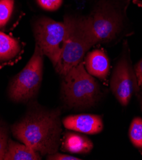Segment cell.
<instances>
[{
	"label": "cell",
	"mask_w": 142,
	"mask_h": 160,
	"mask_svg": "<svg viewBox=\"0 0 142 160\" xmlns=\"http://www.w3.org/2000/svg\"><path fill=\"white\" fill-rule=\"evenodd\" d=\"M131 0H99L88 16L97 43H112L120 37Z\"/></svg>",
	"instance_id": "3957f363"
},
{
	"label": "cell",
	"mask_w": 142,
	"mask_h": 160,
	"mask_svg": "<svg viewBox=\"0 0 142 160\" xmlns=\"http://www.w3.org/2000/svg\"><path fill=\"white\" fill-rule=\"evenodd\" d=\"M62 148L64 151L71 153L87 154L93 149V143L83 135L67 132L63 139Z\"/></svg>",
	"instance_id": "8fae6325"
},
{
	"label": "cell",
	"mask_w": 142,
	"mask_h": 160,
	"mask_svg": "<svg viewBox=\"0 0 142 160\" xmlns=\"http://www.w3.org/2000/svg\"><path fill=\"white\" fill-rule=\"evenodd\" d=\"M15 8V0H0V29L10 21Z\"/></svg>",
	"instance_id": "5bb4252c"
},
{
	"label": "cell",
	"mask_w": 142,
	"mask_h": 160,
	"mask_svg": "<svg viewBox=\"0 0 142 160\" xmlns=\"http://www.w3.org/2000/svg\"><path fill=\"white\" fill-rule=\"evenodd\" d=\"M129 133L133 144L142 149V119L141 118H135L132 121Z\"/></svg>",
	"instance_id": "4fadbf2b"
},
{
	"label": "cell",
	"mask_w": 142,
	"mask_h": 160,
	"mask_svg": "<svg viewBox=\"0 0 142 160\" xmlns=\"http://www.w3.org/2000/svg\"><path fill=\"white\" fill-rule=\"evenodd\" d=\"M47 159L51 160H80L81 159L67 154H62L59 153H55L50 154L47 158Z\"/></svg>",
	"instance_id": "ac0fdd59"
},
{
	"label": "cell",
	"mask_w": 142,
	"mask_h": 160,
	"mask_svg": "<svg viewBox=\"0 0 142 160\" xmlns=\"http://www.w3.org/2000/svg\"><path fill=\"white\" fill-rule=\"evenodd\" d=\"M44 54L37 44L33 56L25 67L13 79L9 94L15 102H24L33 98L37 92L42 79Z\"/></svg>",
	"instance_id": "5b68a950"
},
{
	"label": "cell",
	"mask_w": 142,
	"mask_h": 160,
	"mask_svg": "<svg viewBox=\"0 0 142 160\" xmlns=\"http://www.w3.org/2000/svg\"><path fill=\"white\" fill-rule=\"evenodd\" d=\"M23 45L19 40L0 31V64H10L20 57Z\"/></svg>",
	"instance_id": "30bf717a"
},
{
	"label": "cell",
	"mask_w": 142,
	"mask_h": 160,
	"mask_svg": "<svg viewBox=\"0 0 142 160\" xmlns=\"http://www.w3.org/2000/svg\"><path fill=\"white\" fill-rule=\"evenodd\" d=\"M4 160H39L41 157L39 152L26 144L8 140L7 151Z\"/></svg>",
	"instance_id": "7c38bea8"
},
{
	"label": "cell",
	"mask_w": 142,
	"mask_h": 160,
	"mask_svg": "<svg viewBox=\"0 0 142 160\" xmlns=\"http://www.w3.org/2000/svg\"><path fill=\"white\" fill-rule=\"evenodd\" d=\"M86 70L91 75L104 80L109 72V61L104 50L95 49L88 52L84 58Z\"/></svg>",
	"instance_id": "9c48e42d"
},
{
	"label": "cell",
	"mask_w": 142,
	"mask_h": 160,
	"mask_svg": "<svg viewBox=\"0 0 142 160\" xmlns=\"http://www.w3.org/2000/svg\"><path fill=\"white\" fill-rule=\"evenodd\" d=\"M59 115L58 111L31 114L12 126L13 135L39 154H55L61 132Z\"/></svg>",
	"instance_id": "6da1fadb"
},
{
	"label": "cell",
	"mask_w": 142,
	"mask_h": 160,
	"mask_svg": "<svg viewBox=\"0 0 142 160\" xmlns=\"http://www.w3.org/2000/svg\"><path fill=\"white\" fill-rule=\"evenodd\" d=\"M39 6L44 10L54 12L62 5L63 0H36Z\"/></svg>",
	"instance_id": "9a60e30c"
},
{
	"label": "cell",
	"mask_w": 142,
	"mask_h": 160,
	"mask_svg": "<svg viewBox=\"0 0 142 160\" xmlns=\"http://www.w3.org/2000/svg\"><path fill=\"white\" fill-rule=\"evenodd\" d=\"M62 77V94L68 106L86 108L97 100L100 94L99 85L86 70L83 61Z\"/></svg>",
	"instance_id": "277c9868"
},
{
	"label": "cell",
	"mask_w": 142,
	"mask_h": 160,
	"mask_svg": "<svg viewBox=\"0 0 142 160\" xmlns=\"http://www.w3.org/2000/svg\"><path fill=\"white\" fill-rule=\"evenodd\" d=\"M136 82L134 72L131 66L128 46L118 61L111 79V89L116 98L123 106L128 105Z\"/></svg>",
	"instance_id": "52a82bcc"
},
{
	"label": "cell",
	"mask_w": 142,
	"mask_h": 160,
	"mask_svg": "<svg viewBox=\"0 0 142 160\" xmlns=\"http://www.w3.org/2000/svg\"><path fill=\"white\" fill-rule=\"evenodd\" d=\"M34 34L36 44L55 68L59 61L66 36L65 23L49 18H40L35 23Z\"/></svg>",
	"instance_id": "8992f818"
},
{
	"label": "cell",
	"mask_w": 142,
	"mask_h": 160,
	"mask_svg": "<svg viewBox=\"0 0 142 160\" xmlns=\"http://www.w3.org/2000/svg\"><path fill=\"white\" fill-rule=\"evenodd\" d=\"M64 22L66 36L59 61L55 68L61 76L83 61L90 48L97 44L88 16L67 15L64 17Z\"/></svg>",
	"instance_id": "7a4b0ae2"
},
{
	"label": "cell",
	"mask_w": 142,
	"mask_h": 160,
	"mask_svg": "<svg viewBox=\"0 0 142 160\" xmlns=\"http://www.w3.org/2000/svg\"><path fill=\"white\" fill-rule=\"evenodd\" d=\"M134 72L138 86L142 88V59L136 64L134 68Z\"/></svg>",
	"instance_id": "e0dca14e"
},
{
	"label": "cell",
	"mask_w": 142,
	"mask_h": 160,
	"mask_svg": "<svg viewBox=\"0 0 142 160\" xmlns=\"http://www.w3.org/2000/svg\"><path fill=\"white\" fill-rule=\"evenodd\" d=\"M131 1L137 6L142 7V0H131Z\"/></svg>",
	"instance_id": "d6986e66"
},
{
	"label": "cell",
	"mask_w": 142,
	"mask_h": 160,
	"mask_svg": "<svg viewBox=\"0 0 142 160\" xmlns=\"http://www.w3.org/2000/svg\"><path fill=\"white\" fill-rule=\"evenodd\" d=\"M66 128L87 134H97L103 129V122L101 116L93 114L69 116L63 119Z\"/></svg>",
	"instance_id": "ba28073f"
},
{
	"label": "cell",
	"mask_w": 142,
	"mask_h": 160,
	"mask_svg": "<svg viewBox=\"0 0 142 160\" xmlns=\"http://www.w3.org/2000/svg\"><path fill=\"white\" fill-rule=\"evenodd\" d=\"M141 108H142V106H141Z\"/></svg>",
	"instance_id": "ffe728a7"
},
{
	"label": "cell",
	"mask_w": 142,
	"mask_h": 160,
	"mask_svg": "<svg viewBox=\"0 0 142 160\" xmlns=\"http://www.w3.org/2000/svg\"><path fill=\"white\" fill-rule=\"evenodd\" d=\"M8 139L6 133L0 129V160L3 159L8 148Z\"/></svg>",
	"instance_id": "2e32d148"
}]
</instances>
